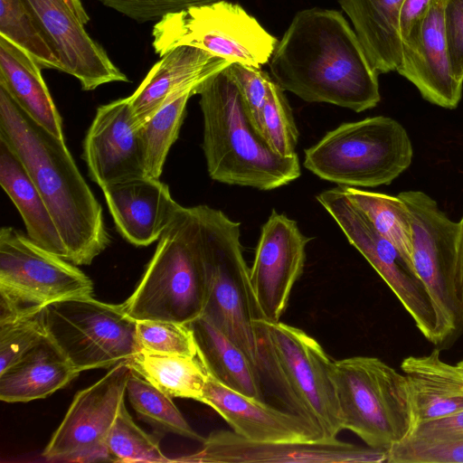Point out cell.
<instances>
[{"instance_id":"cell-1","label":"cell","mask_w":463,"mask_h":463,"mask_svg":"<svg viewBox=\"0 0 463 463\" xmlns=\"http://www.w3.org/2000/svg\"><path fill=\"white\" fill-rule=\"evenodd\" d=\"M272 80L307 102L362 112L381 100L378 73L343 14L313 7L296 14L269 60Z\"/></svg>"},{"instance_id":"cell-2","label":"cell","mask_w":463,"mask_h":463,"mask_svg":"<svg viewBox=\"0 0 463 463\" xmlns=\"http://www.w3.org/2000/svg\"><path fill=\"white\" fill-rule=\"evenodd\" d=\"M0 139L24 164L46 203L67 260L90 265L110 243L103 210L80 174L64 138L30 118L0 86Z\"/></svg>"},{"instance_id":"cell-3","label":"cell","mask_w":463,"mask_h":463,"mask_svg":"<svg viewBox=\"0 0 463 463\" xmlns=\"http://www.w3.org/2000/svg\"><path fill=\"white\" fill-rule=\"evenodd\" d=\"M203 151L210 177L231 185L269 191L301 175L298 155L280 156L250 124L227 67L198 85Z\"/></svg>"},{"instance_id":"cell-4","label":"cell","mask_w":463,"mask_h":463,"mask_svg":"<svg viewBox=\"0 0 463 463\" xmlns=\"http://www.w3.org/2000/svg\"><path fill=\"white\" fill-rule=\"evenodd\" d=\"M259 370L279 390L291 412L335 439L343 424L331 377L333 361L304 330L265 318L254 322Z\"/></svg>"},{"instance_id":"cell-5","label":"cell","mask_w":463,"mask_h":463,"mask_svg":"<svg viewBox=\"0 0 463 463\" xmlns=\"http://www.w3.org/2000/svg\"><path fill=\"white\" fill-rule=\"evenodd\" d=\"M207 282L193 207L181 206L133 293L120 304L134 320L189 324L203 314Z\"/></svg>"},{"instance_id":"cell-6","label":"cell","mask_w":463,"mask_h":463,"mask_svg":"<svg viewBox=\"0 0 463 463\" xmlns=\"http://www.w3.org/2000/svg\"><path fill=\"white\" fill-rule=\"evenodd\" d=\"M194 210L207 282L203 315L242 349L259 369L254 322L263 317L243 256L241 223L205 204L194 206Z\"/></svg>"},{"instance_id":"cell-7","label":"cell","mask_w":463,"mask_h":463,"mask_svg":"<svg viewBox=\"0 0 463 463\" xmlns=\"http://www.w3.org/2000/svg\"><path fill=\"white\" fill-rule=\"evenodd\" d=\"M331 377L344 430L386 450L412 434L418 421L403 373L377 357L354 356L333 361Z\"/></svg>"},{"instance_id":"cell-8","label":"cell","mask_w":463,"mask_h":463,"mask_svg":"<svg viewBox=\"0 0 463 463\" xmlns=\"http://www.w3.org/2000/svg\"><path fill=\"white\" fill-rule=\"evenodd\" d=\"M413 148L397 120L375 116L343 123L305 150L304 166L339 186L390 184L411 164Z\"/></svg>"},{"instance_id":"cell-9","label":"cell","mask_w":463,"mask_h":463,"mask_svg":"<svg viewBox=\"0 0 463 463\" xmlns=\"http://www.w3.org/2000/svg\"><path fill=\"white\" fill-rule=\"evenodd\" d=\"M152 36L160 57L187 45L255 69L269 62L279 42L243 7L226 0L170 14L157 21Z\"/></svg>"},{"instance_id":"cell-10","label":"cell","mask_w":463,"mask_h":463,"mask_svg":"<svg viewBox=\"0 0 463 463\" xmlns=\"http://www.w3.org/2000/svg\"><path fill=\"white\" fill-rule=\"evenodd\" d=\"M93 298L91 279L77 265L40 247L13 227L0 230V318Z\"/></svg>"},{"instance_id":"cell-11","label":"cell","mask_w":463,"mask_h":463,"mask_svg":"<svg viewBox=\"0 0 463 463\" xmlns=\"http://www.w3.org/2000/svg\"><path fill=\"white\" fill-rule=\"evenodd\" d=\"M48 336L81 373L111 368L140 347L136 324L122 308L93 298L61 300L44 307Z\"/></svg>"},{"instance_id":"cell-12","label":"cell","mask_w":463,"mask_h":463,"mask_svg":"<svg viewBox=\"0 0 463 463\" xmlns=\"http://www.w3.org/2000/svg\"><path fill=\"white\" fill-rule=\"evenodd\" d=\"M412 222V263L435 307L440 344L463 323L456 288L458 222L421 191L402 192Z\"/></svg>"},{"instance_id":"cell-13","label":"cell","mask_w":463,"mask_h":463,"mask_svg":"<svg viewBox=\"0 0 463 463\" xmlns=\"http://www.w3.org/2000/svg\"><path fill=\"white\" fill-rule=\"evenodd\" d=\"M317 200L388 285L425 338L439 345L438 317L431 298L398 250L378 232L341 186L321 192Z\"/></svg>"},{"instance_id":"cell-14","label":"cell","mask_w":463,"mask_h":463,"mask_svg":"<svg viewBox=\"0 0 463 463\" xmlns=\"http://www.w3.org/2000/svg\"><path fill=\"white\" fill-rule=\"evenodd\" d=\"M132 369L126 362L112 366L79 391L42 456L48 461H109L106 439L125 402Z\"/></svg>"},{"instance_id":"cell-15","label":"cell","mask_w":463,"mask_h":463,"mask_svg":"<svg viewBox=\"0 0 463 463\" xmlns=\"http://www.w3.org/2000/svg\"><path fill=\"white\" fill-rule=\"evenodd\" d=\"M195 452L172 458L187 463H382L387 450L337 439L312 441L258 442L233 431L212 432Z\"/></svg>"},{"instance_id":"cell-16","label":"cell","mask_w":463,"mask_h":463,"mask_svg":"<svg viewBox=\"0 0 463 463\" xmlns=\"http://www.w3.org/2000/svg\"><path fill=\"white\" fill-rule=\"evenodd\" d=\"M311 239L300 232L296 221L276 210L262 225L250 276L263 318L276 322L285 313L292 288L303 273Z\"/></svg>"},{"instance_id":"cell-17","label":"cell","mask_w":463,"mask_h":463,"mask_svg":"<svg viewBox=\"0 0 463 463\" xmlns=\"http://www.w3.org/2000/svg\"><path fill=\"white\" fill-rule=\"evenodd\" d=\"M82 157L90 179L101 189L146 176L139 127L128 97L97 109L83 140Z\"/></svg>"},{"instance_id":"cell-18","label":"cell","mask_w":463,"mask_h":463,"mask_svg":"<svg viewBox=\"0 0 463 463\" xmlns=\"http://www.w3.org/2000/svg\"><path fill=\"white\" fill-rule=\"evenodd\" d=\"M61 60L63 71L83 90L110 82H128L106 51L84 29L64 0H24Z\"/></svg>"},{"instance_id":"cell-19","label":"cell","mask_w":463,"mask_h":463,"mask_svg":"<svg viewBox=\"0 0 463 463\" xmlns=\"http://www.w3.org/2000/svg\"><path fill=\"white\" fill-rule=\"evenodd\" d=\"M446 1H432L415 38L402 43L396 71L411 82L424 99L453 109L461 99L463 82L455 77L449 61L444 31Z\"/></svg>"},{"instance_id":"cell-20","label":"cell","mask_w":463,"mask_h":463,"mask_svg":"<svg viewBox=\"0 0 463 463\" xmlns=\"http://www.w3.org/2000/svg\"><path fill=\"white\" fill-rule=\"evenodd\" d=\"M201 402L213 409L236 434L258 442L323 439L308 421L230 389L208 373Z\"/></svg>"},{"instance_id":"cell-21","label":"cell","mask_w":463,"mask_h":463,"mask_svg":"<svg viewBox=\"0 0 463 463\" xmlns=\"http://www.w3.org/2000/svg\"><path fill=\"white\" fill-rule=\"evenodd\" d=\"M117 230L129 243L157 241L182 206L159 178L143 176L102 188Z\"/></svg>"},{"instance_id":"cell-22","label":"cell","mask_w":463,"mask_h":463,"mask_svg":"<svg viewBox=\"0 0 463 463\" xmlns=\"http://www.w3.org/2000/svg\"><path fill=\"white\" fill-rule=\"evenodd\" d=\"M231 64L202 49L181 45L160 57L132 95L128 97L138 127L176 95Z\"/></svg>"},{"instance_id":"cell-23","label":"cell","mask_w":463,"mask_h":463,"mask_svg":"<svg viewBox=\"0 0 463 463\" xmlns=\"http://www.w3.org/2000/svg\"><path fill=\"white\" fill-rule=\"evenodd\" d=\"M401 369L412 392L418 423L463 411V367L444 362L439 349L404 358Z\"/></svg>"},{"instance_id":"cell-24","label":"cell","mask_w":463,"mask_h":463,"mask_svg":"<svg viewBox=\"0 0 463 463\" xmlns=\"http://www.w3.org/2000/svg\"><path fill=\"white\" fill-rule=\"evenodd\" d=\"M80 373L47 336L0 373V399L6 402L43 399Z\"/></svg>"},{"instance_id":"cell-25","label":"cell","mask_w":463,"mask_h":463,"mask_svg":"<svg viewBox=\"0 0 463 463\" xmlns=\"http://www.w3.org/2000/svg\"><path fill=\"white\" fill-rule=\"evenodd\" d=\"M41 69L27 52L0 36V86L37 124L64 138L61 117Z\"/></svg>"},{"instance_id":"cell-26","label":"cell","mask_w":463,"mask_h":463,"mask_svg":"<svg viewBox=\"0 0 463 463\" xmlns=\"http://www.w3.org/2000/svg\"><path fill=\"white\" fill-rule=\"evenodd\" d=\"M403 0H338L350 18L366 57L379 73L396 71L402 61L399 13Z\"/></svg>"},{"instance_id":"cell-27","label":"cell","mask_w":463,"mask_h":463,"mask_svg":"<svg viewBox=\"0 0 463 463\" xmlns=\"http://www.w3.org/2000/svg\"><path fill=\"white\" fill-rule=\"evenodd\" d=\"M0 184L17 208L29 238L67 260L66 248L46 203L24 164L2 139Z\"/></svg>"},{"instance_id":"cell-28","label":"cell","mask_w":463,"mask_h":463,"mask_svg":"<svg viewBox=\"0 0 463 463\" xmlns=\"http://www.w3.org/2000/svg\"><path fill=\"white\" fill-rule=\"evenodd\" d=\"M188 325L208 373L230 389L263 400L260 372L242 349L203 315Z\"/></svg>"},{"instance_id":"cell-29","label":"cell","mask_w":463,"mask_h":463,"mask_svg":"<svg viewBox=\"0 0 463 463\" xmlns=\"http://www.w3.org/2000/svg\"><path fill=\"white\" fill-rule=\"evenodd\" d=\"M127 363L135 373L169 396L201 401L208 371L199 354L192 357L140 349Z\"/></svg>"},{"instance_id":"cell-30","label":"cell","mask_w":463,"mask_h":463,"mask_svg":"<svg viewBox=\"0 0 463 463\" xmlns=\"http://www.w3.org/2000/svg\"><path fill=\"white\" fill-rule=\"evenodd\" d=\"M374 228L401 253L410 268L412 263V222L406 203L397 195L341 186ZM416 272V271H415Z\"/></svg>"},{"instance_id":"cell-31","label":"cell","mask_w":463,"mask_h":463,"mask_svg":"<svg viewBox=\"0 0 463 463\" xmlns=\"http://www.w3.org/2000/svg\"><path fill=\"white\" fill-rule=\"evenodd\" d=\"M195 90L190 89L176 95L139 127L146 176H161L168 152L178 137L187 102Z\"/></svg>"},{"instance_id":"cell-32","label":"cell","mask_w":463,"mask_h":463,"mask_svg":"<svg viewBox=\"0 0 463 463\" xmlns=\"http://www.w3.org/2000/svg\"><path fill=\"white\" fill-rule=\"evenodd\" d=\"M0 36L27 52L42 68L63 71L58 53L24 0H0Z\"/></svg>"},{"instance_id":"cell-33","label":"cell","mask_w":463,"mask_h":463,"mask_svg":"<svg viewBox=\"0 0 463 463\" xmlns=\"http://www.w3.org/2000/svg\"><path fill=\"white\" fill-rule=\"evenodd\" d=\"M126 393L137 414L156 429L203 441L204 438L193 430L172 397L162 392L133 370Z\"/></svg>"},{"instance_id":"cell-34","label":"cell","mask_w":463,"mask_h":463,"mask_svg":"<svg viewBox=\"0 0 463 463\" xmlns=\"http://www.w3.org/2000/svg\"><path fill=\"white\" fill-rule=\"evenodd\" d=\"M109 461L172 462L161 450L158 440L140 429L125 405L121 404L106 439Z\"/></svg>"},{"instance_id":"cell-35","label":"cell","mask_w":463,"mask_h":463,"mask_svg":"<svg viewBox=\"0 0 463 463\" xmlns=\"http://www.w3.org/2000/svg\"><path fill=\"white\" fill-rule=\"evenodd\" d=\"M260 136L275 154L284 157L297 155L298 130L292 110L284 90L272 79L262 109Z\"/></svg>"},{"instance_id":"cell-36","label":"cell","mask_w":463,"mask_h":463,"mask_svg":"<svg viewBox=\"0 0 463 463\" xmlns=\"http://www.w3.org/2000/svg\"><path fill=\"white\" fill-rule=\"evenodd\" d=\"M47 336L44 308L0 318V373Z\"/></svg>"},{"instance_id":"cell-37","label":"cell","mask_w":463,"mask_h":463,"mask_svg":"<svg viewBox=\"0 0 463 463\" xmlns=\"http://www.w3.org/2000/svg\"><path fill=\"white\" fill-rule=\"evenodd\" d=\"M140 349L163 354L197 356L198 346L188 324L165 320H139L136 324Z\"/></svg>"},{"instance_id":"cell-38","label":"cell","mask_w":463,"mask_h":463,"mask_svg":"<svg viewBox=\"0 0 463 463\" xmlns=\"http://www.w3.org/2000/svg\"><path fill=\"white\" fill-rule=\"evenodd\" d=\"M388 463H463V439L429 442L408 438L387 449Z\"/></svg>"},{"instance_id":"cell-39","label":"cell","mask_w":463,"mask_h":463,"mask_svg":"<svg viewBox=\"0 0 463 463\" xmlns=\"http://www.w3.org/2000/svg\"><path fill=\"white\" fill-rule=\"evenodd\" d=\"M227 71L238 88L250 124L260 136L261 114L271 78L260 69L244 66L237 62L231 63L227 67Z\"/></svg>"},{"instance_id":"cell-40","label":"cell","mask_w":463,"mask_h":463,"mask_svg":"<svg viewBox=\"0 0 463 463\" xmlns=\"http://www.w3.org/2000/svg\"><path fill=\"white\" fill-rule=\"evenodd\" d=\"M137 22L159 21L165 16L220 0H99Z\"/></svg>"},{"instance_id":"cell-41","label":"cell","mask_w":463,"mask_h":463,"mask_svg":"<svg viewBox=\"0 0 463 463\" xmlns=\"http://www.w3.org/2000/svg\"><path fill=\"white\" fill-rule=\"evenodd\" d=\"M444 31L453 73L463 82V0L446 1Z\"/></svg>"},{"instance_id":"cell-42","label":"cell","mask_w":463,"mask_h":463,"mask_svg":"<svg viewBox=\"0 0 463 463\" xmlns=\"http://www.w3.org/2000/svg\"><path fill=\"white\" fill-rule=\"evenodd\" d=\"M409 438L429 442L463 439V411L421 421Z\"/></svg>"},{"instance_id":"cell-43","label":"cell","mask_w":463,"mask_h":463,"mask_svg":"<svg viewBox=\"0 0 463 463\" xmlns=\"http://www.w3.org/2000/svg\"><path fill=\"white\" fill-rule=\"evenodd\" d=\"M433 0H403L399 13V33L402 43L417 35Z\"/></svg>"},{"instance_id":"cell-44","label":"cell","mask_w":463,"mask_h":463,"mask_svg":"<svg viewBox=\"0 0 463 463\" xmlns=\"http://www.w3.org/2000/svg\"><path fill=\"white\" fill-rule=\"evenodd\" d=\"M458 222L456 260V288L463 317V215Z\"/></svg>"},{"instance_id":"cell-45","label":"cell","mask_w":463,"mask_h":463,"mask_svg":"<svg viewBox=\"0 0 463 463\" xmlns=\"http://www.w3.org/2000/svg\"><path fill=\"white\" fill-rule=\"evenodd\" d=\"M73 14L85 25L90 21V17L82 5L81 0H64Z\"/></svg>"}]
</instances>
